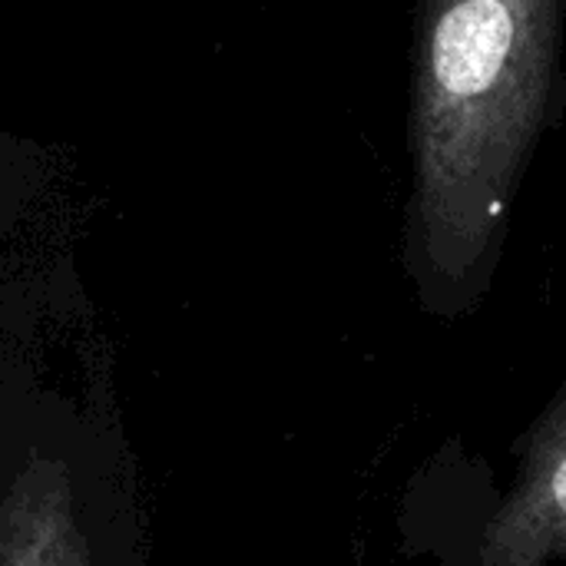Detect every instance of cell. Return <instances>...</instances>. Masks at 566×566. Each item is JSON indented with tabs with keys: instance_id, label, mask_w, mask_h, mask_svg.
Listing matches in <instances>:
<instances>
[{
	"instance_id": "6da1fadb",
	"label": "cell",
	"mask_w": 566,
	"mask_h": 566,
	"mask_svg": "<svg viewBox=\"0 0 566 566\" xmlns=\"http://www.w3.org/2000/svg\"><path fill=\"white\" fill-rule=\"evenodd\" d=\"M566 0H415L405 265L434 312L497 269L524 176L560 123Z\"/></svg>"
},
{
	"instance_id": "3957f363",
	"label": "cell",
	"mask_w": 566,
	"mask_h": 566,
	"mask_svg": "<svg viewBox=\"0 0 566 566\" xmlns=\"http://www.w3.org/2000/svg\"><path fill=\"white\" fill-rule=\"evenodd\" d=\"M0 566H86V544L73 521L70 488L36 471L0 511Z\"/></svg>"
},
{
	"instance_id": "7a4b0ae2",
	"label": "cell",
	"mask_w": 566,
	"mask_h": 566,
	"mask_svg": "<svg viewBox=\"0 0 566 566\" xmlns=\"http://www.w3.org/2000/svg\"><path fill=\"white\" fill-rule=\"evenodd\" d=\"M566 557V388L531 434L521 478L484 534V566Z\"/></svg>"
}]
</instances>
